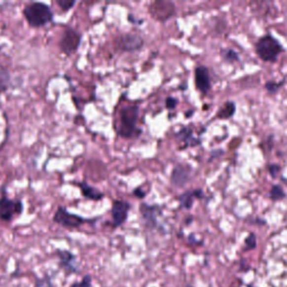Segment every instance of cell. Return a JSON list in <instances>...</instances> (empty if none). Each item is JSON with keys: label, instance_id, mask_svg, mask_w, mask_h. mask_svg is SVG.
<instances>
[{"label": "cell", "instance_id": "obj_1", "mask_svg": "<svg viewBox=\"0 0 287 287\" xmlns=\"http://www.w3.org/2000/svg\"><path fill=\"white\" fill-rule=\"evenodd\" d=\"M139 108L137 106H126L119 111V121L116 126L118 135L122 138H133L141 134L137 128Z\"/></svg>", "mask_w": 287, "mask_h": 287}, {"label": "cell", "instance_id": "obj_2", "mask_svg": "<svg viewBox=\"0 0 287 287\" xmlns=\"http://www.w3.org/2000/svg\"><path fill=\"white\" fill-rule=\"evenodd\" d=\"M28 25L34 28L46 26L54 19V13L51 7L44 2H31L23 10Z\"/></svg>", "mask_w": 287, "mask_h": 287}, {"label": "cell", "instance_id": "obj_3", "mask_svg": "<svg viewBox=\"0 0 287 287\" xmlns=\"http://www.w3.org/2000/svg\"><path fill=\"white\" fill-rule=\"evenodd\" d=\"M256 53L264 62H276L278 56L284 51L281 43L273 35L267 34L262 36L256 43Z\"/></svg>", "mask_w": 287, "mask_h": 287}, {"label": "cell", "instance_id": "obj_4", "mask_svg": "<svg viewBox=\"0 0 287 287\" xmlns=\"http://www.w3.org/2000/svg\"><path fill=\"white\" fill-rule=\"evenodd\" d=\"M53 221L55 223L62 225L63 228L67 229H76L80 228L87 222H93L96 220H89L85 218H82L81 215H74V213L69 212L64 207H59L55 212L54 216H53Z\"/></svg>", "mask_w": 287, "mask_h": 287}, {"label": "cell", "instance_id": "obj_5", "mask_svg": "<svg viewBox=\"0 0 287 287\" xmlns=\"http://www.w3.org/2000/svg\"><path fill=\"white\" fill-rule=\"evenodd\" d=\"M24 211V204L20 199H9L6 194L0 198V220L10 222L16 215H20Z\"/></svg>", "mask_w": 287, "mask_h": 287}, {"label": "cell", "instance_id": "obj_6", "mask_svg": "<svg viewBox=\"0 0 287 287\" xmlns=\"http://www.w3.org/2000/svg\"><path fill=\"white\" fill-rule=\"evenodd\" d=\"M82 40V34L81 33L74 30L73 27H65V30L63 31V34L61 36L60 39V48L65 55L70 56L72 55L73 53H75L79 50L80 45Z\"/></svg>", "mask_w": 287, "mask_h": 287}, {"label": "cell", "instance_id": "obj_7", "mask_svg": "<svg viewBox=\"0 0 287 287\" xmlns=\"http://www.w3.org/2000/svg\"><path fill=\"white\" fill-rule=\"evenodd\" d=\"M116 45L122 52H137L143 48L144 39L141 35L127 33V34L119 36Z\"/></svg>", "mask_w": 287, "mask_h": 287}, {"label": "cell", "instance_id": "obj_8", "mask_svg": "<svg viewBox=\"0 0 287 287\" xmlns=\"http://www.w3.org/2000/svg\"><path fill=\"white\" fill-rule=\"evenodd\" d=\"M176 8L173 2L166 1H156L153 2L149 7V13L153 16L154 19L159 22H166L172 16H174Z\"/></svg>", "mask_w": 287, "mask_h": 287}, {"label": "cell", "instance_id": "obj_9", "mask_svg": "<svg viewBox=\"0 0 287 287\" xmlns=\"http://www.w3.org/2000/svg\"><path fill=\"white\" fill-rule=\"evenodd\" d=\"M130 204L126 201L116 200L113 201L111 208V216H112V225L113 228H118L126 222L128 218V212L130 210Z\"/></svg>", "mask_w": 287, "mask_h": 287}, {"label": "cell", "instance_id": "obj_10", "mask_svg": "<svg viewBox=\"0 0 287 287\" xmlns=\"http://www.w3.org/2000/svg\"><path fill=\"white\" fill-rule=\"evenodd\" d=\"M194 80H195V87L198 91L202 94V96H207L211 90V76L210 71L206 67H198L194 70Z\"/></svg>", "mask_w": 287, "mask_h": 287}, {"label": "cell", "instance_id": "obj_11", "mask_svg": "<svg viewBox=\"0 0 287 287\" xmlns=\"http://www.w3.org/2000/svg\"><path fill=\"white\" fill-rule=\"evenodd\" d=\"M191 169L187 165L178 164L171 174V182L176 187H184L190 182Z\"/></svg>", "mask_w": 287, "mask_h": 287}, {"label": "cell", "instance_id": "obj_12", "mask_svg": "<svg viewBox=\"0 0 287 287\" xmlns=\"http://www.w3.org/2000/svg\"><path fill=\"white\" fill-rule=\"evenodd\" d=\"M141 213L145 224L149 229H154L157 225V216L161 213V208L157 206H147L142 204Z\"/></svg>", "mask_w": 287, "mask_h": 287}, {"label": "cell", "instance_id": "obj_13", "mask_svg": "<svg viewBox=\"0 0 287 287\" xmlns=\"http://www.w3.org/2000/svg\"><path fill=\"white\" fill-rule=\"evenodd\" d=\"M57 256H59L60 259V265L65 272L71 274V273H76V257L73 255L71 251L69 250H59L57 251Z\"/></svg>", "mask_w": 287, "mask_h": 287}, {"label": "cell", "instance_id": "obj_14", "mask_svg": "<svg viewBox=\"0 0 287 287\" xmlns=\"http://www.w3.org/2000/svg\"><path fill=\"white\" fill-rule=\"evenodd\" d=\"M203 196L204 193L201 188H196V190L193 191H185L181 196H179V204H181V207L183 209H185V210H191L195 200L203 199Z\"/></svg>", "mask_w": 287, "mask_h": 287}, {"label": "cell", "instance_id": "obj_15", "mask_svg": "<svg viewBox=\"0 0 287 287\" xmlns=\"http://www.w3.org/2000/svg\"><path fill=\"white\" fill-rule=\"evenodd\" d=\"M77 185H79L81 193L84 198L92 200V201H100L105 198V194L102 193L100 190H98L97 187L90 185V184L87 182H84V181L80 182Z\"/></svg>", "mask_w": 287, "mask_h": 287}, {"label": "cell", "instance_id": "obj_16", "mask_svg": "<svg viewBox=\"0 0 287 287\" xmlns=\"http://www.w3.org/2000/svg\"><path fill=\"white\" fill-rule=\"evenodd\" d=\"M176 138H179V141L184 142L186 144L185 147L187 146H198L200 144V139H196L193 136V129L191 127H183V128L175 135Z\"/></svg>", "mask_w": 287, "mask_h": 287}, {"label": "cell", "instance_id": "obj_17", "mask_svg": "<svg viewBox=\"0 0 287 287\" xmlns=\"http://www.w3.org/2000/svg\"><path fill=\"white\" fill-rule=\"evenodd\" d=\"M236 113V104L233 101L225 102L222 108L218 110L215 117L219 119H229Z\"/></svg>", "mask_w": 287, "mask_h": 287}, {"label": "cell", "instance_id": "obj_18", "mask_svg": "<svg viewBox=\"0 0 287 287\" xmlns=\"http://www.w3.org/2000/svg\"><path fill=\"white\" fill-rule=\"evenodd\" d=\"M10 84V74L7 70L0 68V93L6 92Z\"/></svg>", "mask_w": 287, "mask_h": 287}, {"label": "cell", "instance_id": "obj_19", "mask_svg": "<svg viewBox=\"0 0 287 287\" xmlns=\"http://www.w3.org/2000/svg\"><path fill=\"white\" fill-rule=\"evenodd\" d=\"M269 196L274 202H278V201H282L286 198V193L284 191V188L280 185H273L270 188Z\"/></svg>", "mask_w": 287, "mask_h": 287}, {"label": "cell", "instance_id": "obj_20", "mask_svg": "<svg viewBox=\"0 0 287 287\" xmlns=\"http://www.w3.org/2000/svg\"><path fill=\"white\" fill-rule=\"evenodd\" d=\"M282 85H284V81L283 82H276V81H267L265 83V89L266 91H267L268 94H276L278 91H280V89L282 88Z\"/></svg>", "mask_w": 287, "mask_h": 287}, {"label": "cell", "instance_id": "obj_21", "mask_svg": "<svg viewBox=\"0 0 287 287\" xmlns=\"http://www.w3.org/2000/svg\"><path fill=\"white\" fill-rule=\"evenodd\" d=\"M221 55H222L223 60L227 61L229 63H232V62H237V61L240 60L239 54L236 51L231 50V48H225L222 52H221Z\"/></svg>", "mask_w": 287, "mask_h": 287}, {"label": "cell", "instance_id": "obj_22", "mask_svg": "<svg viewBox=\"0 0 287 287\" xmlns=\"http://www.w3.org/2000/svg\"><path fill=\"white\" fill-rule=\"evenodd\" d=\"M56 5L60 7L63 13H68L76 5V1L75 0H56Z\"/></svg>", "mask_w": 287, "mask_h": 287}, {"label": "cell", "instance_id": "obj_23", "mask_svg": "<svg viewBox=\"0 0 287 287\" xmlns=\"http://www.w3.org/2000/svg\"><path fill=\"white\" fill-rule=\"evenodd\" d=\"M257 247V237L255 233H249V236L245 240V250H253Z\"/></svg>", "mask_w": 287, "mask_h": 287}, {"label": "cell", "instance_id": "obj_24", "mask_svg": "<svg viewBox=\"0 0 287 287\" xmlns=\"http://www.w3.org/2000/svg\"><path fill=\"white\" fill-rule=\"evenodd\" d=\"M91 276L90 275H85L81 282H75L74 284H72L70 287H91Z\"/></svg>", "mask_w": 287, "mask_h": 287}, {"label": "cell", "instance_id": "obj_25", "mask_svg": "<svg viewBox=\"0 0 287 287\" xmlns=\"http://www.w3.org/2000/svg\"><path fill=\"white\" fill-rule=\"evenodd\" d=\"M268 171H269V174L272 178H277V175L280 174L281 172V166L278 165V164H272V165H269L268 167Z\"/></svg>", "mask_w": 287, "mask_h": 287}, {"label": "cell", "instance_id": "obj_26", "mask_svg": "<svg viewBox=\"0 0 287 287\" xmlns=\"http://www.w3.org/2000/svg\"><path fill=\"white\" fill-rule=\"evenodd\" d=\"M165 105H166V108L170 109V110H173L176 108V106L179 105V100L176 99V98L173 97H169L165 101Z\"/></svg>", "mask_w": 287, "mask_h": 287}, {"label": "cell", "instance_id": "obj_27", "mask_svg": "<svg viewBox=\"0 0 287 287\" xmlns=\"http://www.w3.org/2000/svg\"><path fill=\"white\" fill-rule=\"evenodd\" d=\"M134 194L136 195L138 199H143V198H145V195H146V192H144L142 187H137V188H135V191H134Z\"/></svg>", "mask_w": 287, "mask_h": 287}, {"label": "cell", "instance_id": "obj_28", "mask_svg": "<svg viewBox=\"0 0 287 287\" xmlns=\"http://www.w3.org/2000/svg\"><path fill=\"white\" fill-rule=\"evenodd\" d=\"M193 112H194V111H193V110H191V111H188V112H186V117H187V118H190V116H191V114H192V113H193Z\"/></svg>", "mask_w": 287, "mask_h": 287}, {"label": "cell", "instance_id": "obj_29", "mask_svg": "<svg viewBox=\"0 0 287 287\" xmlns=\"http://www.w3.org/2000/svg\"><path fill=\"white\" fill-rule=\"evenodd\" d=\"M187 287H192V286H187Z\"/></svg>", "mask_w": 287, "mask_h": 287}, {"label": "cell", "instance_id": "obj_30", "mask_svg": "<svg viewBox=\"0 0 287 287\" xmlns=\"http://www.w3.org/2000/svg\"><path fill=\"white\" fill-rule=\"evenodd\" d=\"M248 287H252V286H248Z\"/></svg>", "mask_w": 287, "mask_h": 287}]
</instances>
